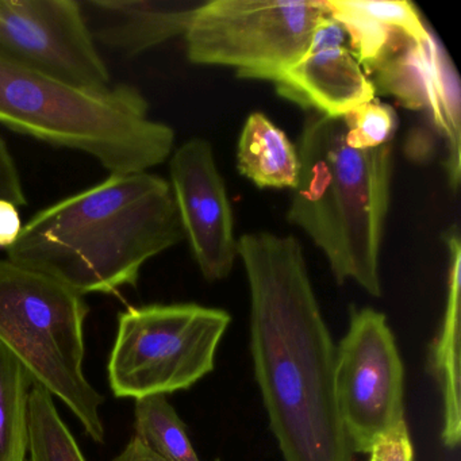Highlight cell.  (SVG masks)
Instances as JSON below:
<instances>
[{"instance_id":"cell-1","label":"cell","mask_w":461,"mask_h":461,"mask_svg":"<svg viewBox=\"0 0 461 461\" xmlns=\"http://www.w3.org/2000/svg\"><path fill=\"white\" fill-rule=\"evenodd\" d=\"M250 291L256 382L285 461H353L334 396L336 345L301 244L258 231L237 240Z\"/></svg>"},{"instance_id":"cell-2","label":"cell","mask_w":461,"mask_h":461,"mask_svg":"<svg viewBox=\"0 0 461 461\" xmlns=\"http://www.w3.org/2000/svg\"><path fill=\"white\" fill-rule=\"evenodd\" d=\"M185 239L171 185L149 172L110 175L32 217L9 260L79 295L136 285L150 258Z\"/></svg>"},{"instance_id":"cell-3","label":"cell","mask_w":461,"mask_h":461,"mask_svg":"<svg viewBox=\"0 0 461 461\" xmlns=\"http://www.w3.org/2000/svg\"><path fill=\"white\" fill-rule=\"evenodd\" d=\"M296 150L301 167L288 221L322 250L339 285L353 280L379 298L393 144L353 149L342 118L310 112Z\"/></svg>"},{"instance_id":"cell-4","label":"cell","mask_w":461,"mask_h":461,"mask_svg":"<svg viewBox=\"0 0 461 461\" xmlns=\"http://www.w3.org/2000/svg\"><path fill=\"white\" fill-rule=\"evenodd\" d=\"M0 125L93 156L112 175L148 172L175 144L174 129L150 120L147 99L131 86L91 93L4 60Z\"/></svg>"},{"instance_id":"cell-5","label":"cell","mask_w":461,"mask_h":461,"mask_svg":"<svg viewBox=\"0 0 461 461\" xmlns=\"http://www.w3.org/2000/svg\"><path fill=\"white\" fill-rule=\"evenodd\" d=\"M85 298L47 275L0 260V341L34 383L71 409L95 442L104 441V396L83 372Z\"/></svg>"},{"instance_id":"cell-6","label":"cell","mask_w":461,"mask_h":461,"mask_svg":"<svg viewBox=\"0 0 461 461\" xmlns=\"http://www.w3.org/2000/svg\"><path fill=\"white\" fill-rule=\"evenodd\" d=\"M230 321L225 310L196 303L129 307L109 360L113 393L140 399L193 387L214 369Z\"/></svg>"},{"instance_id":"cell-7","label":"cell","mask_w":461,"mask_h":461,"mask_svg":"<svg viewBox=\"0 0 461 461\" xmlns=\"http://www.w3.org/2000/svg\"><path fill=\"white\" fill-rule=\"evenodd\" d=\"M325 0H212L194 15L188 60L230 67L242 79L274 80L309 50Z\"/></svg>"},{"instance_id":"cell-8","label":"cell","mask_w":461,"mask_h":461,"mask_svg":"<svg viewBox=\"0 0 461 461\" xmlns=\"http://www.w3.org/2000/svg\"><path fill=\"white\" fill-rule=\"evenodd\" d=\"M334 396L353 453H371L406 423L404 368L387 318L376 310H352L336 347Z\"/></svg>"},{"instance_id":"cell-9","label":"cell","mask_w":461,"mask_h":461,"mask_svg":"<svg viewBox=\"0 0 461 461\" xmlns=\"http://www.w3.org/2000/svg\"><path fill=\"white\" fill-rule=\"evenodd\" d=\"M0 60L91 93L113 88L75 0H0Z\"/></svg>"},{"instance_id":"cell-10","label":"cell","mask_w":461,"mask_h":461,"mask_svg":"<svg viewBox=\"0 0 461 461\" xmlns=\"http://www.w3.org/2000/svg\"><path fill=\"white\" fill-rule=\"evenodd\" d=\"M375 93L391 95L406 109L423 112L444 139L445 169L453 190L460 185V80L441 41L430 31L425 41L393 32L376 60L364 67Z\"/></svg>"},{"instance_id":"cell-11","label":"cell","mask_w":461,"mask_h":461,"mask_svg":"<svg viewBox=\"0 0 461 461\" xmlns=\"http://www.w3.org/2000/svg\"><path fill=\"white\" fill-rule=\"evenodd\" d=\"M171 188L185 239L210 282L225 279L239 258L233 212L212 145L194 139L174 153L169 164Z\"/></svg>"},{"instance_id":"cell-12","label":"cell","mask_w":461,"mask_h":461,"mask_svg":"<svg viewBox=\"0 0 461 461\" xmlns=\"http://www.w3.org/2000/svg\"><path fill=\"white\" fill-rule=\"evenodd\" d=\"M272 82L282 98L331 118L344 117L376 96L371 80L345 45H309L306 55Z\"/></svg>"},{"instance_id":"cell-13","label":"cell","mask_w":461,"mask_h":461,"mask_svg":"<svg viewBox=\"0 0 461 461\" xmlns=\"http://www.w3.org/2000/svg\"><path fill=\"white\" fill-rule=\"evenodd\" d=\"M206 0H90L83 2L94 40L134 58L177 36H185Z\"/></svg>"},{"instance_id":"cell-14","label":"cell","mask_w":461,"mask_h":461,"mask_svg":"<svg viewBox=\"0 0 461 461\" xmlns=\"http://www.w3.org/2000/svg\"><path fill=\"white\" fill-rule=\"evenodd\" d=\"M445 242L449 252L447 306L441 329L430 347L429 369L442 396V442L449 449H456L460 444L461 437V245L458 231L449 229L445 236Z\"/></svg>"},{"instance_id":"cell-15","label":"cell","mask_w":461,"mask_h":461,"mask_svg":"<svg viewBox=\"0 0 461 461\" xmlns=\"http://www.w3.org/2000/svg\"><path fill=\"white\" fill-rule=\"evenodd\" d=\"M299 155L285 131L261 113L248 117L237 148V168L258 188H291L299 176Z\"/></svg>"},{"instance_id":"cell-16","label":"cell","mask_w":461,"mask_h":461,"mask_svg":"<svg viewBox=\"0 0 461 461\" xmlns=\"http://www.w3.org/2000/svg\"><path fill=\"white\" fill-rule=\"evenodd\" d=\"M34 380L17 356L0 341V461H26L29 399Z\"/></svg>"},{"instance_id":"cell-17","label":"cell","mask_w":461,"mask_h":461,"mask_svg":"<svg viewBox=\"0 0 461 461\" xmlns=\"http://www.w3.org/2000/svg\"><path fill=\"white\" fill-rule=\"evenodd\" d=\"M136 438L164 461H201L187 429L166 395L136 399Z\"/></svg>"},{"instance_id":"cell-18","label":"cell","mask_w":461,"mask_h":461,"mask_svg":"<svg viewBox=\"0 0 461 461\" xmlns=\"http://www.w3.org/2000/svg\"><path fill=\"white\" fill-rule=\"evenodd\" d=\"M29 461H86L53 395L34 383L29 399Z\"/></svg>"},{"instance_id":"cell-19","label":"cell","mask_w":461,"mask_h":461,"mask_svg":"<svg viewBox=\"0 0 461 461\" xmlns=\"http://www.w3.org/2000/svg\"><path fill=\"white\" fill-rule=\"evenodd\" d=\"M341 118L347 128V144L353 149H376L393 144L398 129L395 110L376 99L356 107Z\"/></svg>"},{"instance_id":"cell-20","label":"cell","mask_w":461,"mask_h":461,"mask_svg":"<svg viewBox=\"0 0 461 461\" xmlns=\"http://www.w3.org/2000/svg\"><path fill=\"white\" fill-rule=\"evenodd\" d=\"M0 199L12 202L17 207L26 206L28 203L17 164L2 136H0Z\"/></svg>"},{"instance_id":"cell-21","label":"cell","mask_w":461,"mask_h":461,"mask_svg":"<svg viewBox=\"0 0 461 461\" xmlns=\"http://www.w3.org/2000/svg\"><path fill=\"white\" fill-rule=\"evenodd\" d=\"M369 461H414L407 423L380 441L369 453Z\"/></svg>"},{"instance_id":"cell-22","label":"cell","mask_w":461,"mask_h":461,"mask_svg":"<svg viewBox=\"0 0 461 461\" xmlns=\"http://www.w3.org/2000/svg\"><path fill=\"white\" fill-rule=\"evenodd\" d=\"M23 228L17 206L0 199V248L6 250L12 248L17 242Z\"/></svg>"},{"instance_id":"cell-23","label":"cell","mask_w":461,"mask_h":461,"mask_svg":"<svg viewBox=\"0 0 461 461\" xmlns=\"http://www.w3.org/2000/svg\"><path fill=\"white\" fill-rule=\"evenodd\" d=\"M113 461H164L163 458L156 456L155 453L150 452L148 447H145L139 439L134 437L131 441L126 445L125 449L118 455ZM215 461H221L217 458Z\"/></svg>"}]
</instances>
